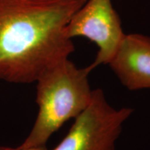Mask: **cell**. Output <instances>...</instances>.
Returning <instances> with one entry per match:
<instances>
[{"instance_id":"1","label":"cell","mask_w":150,"mask_h":150,"mask_svg":"<svg viewBox=\"0 0 150 150\" xmlns=\"http://www.w3.org/2000/svg\"><path fill=\"white\" fill-rule=\"evenodd\" d=\"M86 0H0V80L35 82L74 52L67 27Z\"/></svg>"},{"instance_id":"2","label":"cell","mask_w":150,"mask_h":150,"mask_svg":"<svg viewBox=\"0 0 150 150\" xmlns=\"http://www.w3.org/2000/svg\"><path fill=\"white\" fill-rule=\"evenodd\" d=\"M91 71L89 66L79 68L67 59L38 79V112L29 134L18 148L46 146L54 133L87 108L93 92L88 81Z\"/></svg>"},{"instance_id":"3","label":"cell","mask_w":150,"mask_h":150,"mask_svg":"<svg viewBox=\"0 0 150 150\" xmlns=\"http://www.w3.org/2000/svg\"><path fill=\"white\" fill-rule=\"evenodd\" d=\"M133 111L129 107L113 108L102 89L93 90L88 106L52 150H115L124 124Z\"/></svg>"},{"instance_id":"4","label":"cell","mask_w":150,"mask_h":150,"mask_svg":"<svg viewBox=\"0 0 150 150\" xmlns=\"http://www.w3.org/2000/svg\"><path fill=\"white\" fill-rule=\"evenodd\" d=\"M71 39L83 37L98 47L92 69L108 64L125 33L111 0H86L71 18L67 27Z\"/></svg>"},{"instance_id":"5","label":"cell","mask_w":150,"mask_h":150,"mask_svg":"<svg viewBox=\"0 0 150 150\" xmlns=\"http://www.w3.org/2000/svg\"><path fill=\"white\" fill-rule=\"evenodd\" d=\"M108 65L129 91L150 88V37L125 34Z\"/></svg>"},{"instance_id":"6","label":"cell","mask_w":150,"mask_h":150,"mask_svg":"<svg viewBox=\"0 0 150 150\" xmlns=\"http://www.w3.org/2000/svg\"><path fill=\"white\" fill-rule=\"evenodd\" d=\"M0 150H49L46 146H40V147H35L27 148V149H19V148H12L9 147H0Z\"/></svg>"}]
</instances>
